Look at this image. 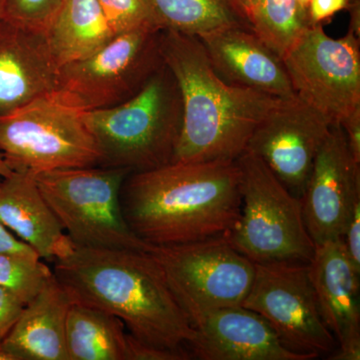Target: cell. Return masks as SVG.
Instances as JSON below:
<instances>
[{
  "instance_id": "1",
  "label": "cell",
  "mask_w": 360,
  "mask_h": 360,
  "mask_svg": "<svg viewBox=\"0 0 360 360\" xmlns=\"http://www.w3.org/2000/svg\"><path fill=\"white\" fill-rule=\"evenodd\" d=\"M52 271L73 302L115 315L143 345L193 359L195 330L150 252L75 246Z\"/></svg>"
},
{
  "instance_id": "2",
  "label": "cell",
  "mask_w": 360,
  "mask_h": 360,
  "mask_svg": "<svg viewBox=\"0 0 360 360\" xmlns=\"http://www.w3.org/2000/svg\"><path fill=\"white\" fill-rule=\"evenodd\" d=\"M240 184L236 160L176 161L127 175L120 205L129 229L148 245H184L236 226Z\"/></svg>"
},
{
  "instance_id": "3",
  "label": "cell",
  "mask_w": 360,
  "mask_h": 360,
  "mask_svg": "<svg viewBox=\"0 0 360 360\" xmlns=\"http://www.w3.org/2000/svg\"><path fill=\"white\" fill-rule=\"evenodd\" d=\"M165 65L181 92L184 124L174 161L236 160L258 123L281 99L227 84L213 70L198 37L162 30Z\"/></svg>"
},
{
  "instance_id": "4",
  "label": "cell",
  "mask_w": 360,
  "mask_h": 360,
  "mask_svg": "<svg viewBox=\"0 0 360 360\" xmlns=\"http://www.w3.org/2000/svg\"><path fill=\"white\" fill-rule=\"evenodd\" d=\"M101 158L98 167L146 172L174 161L184 124L181 92L167 65L124 103L85 111Z\"/></svg>"
},
{
  "instance_id": "5",
  "label": "cell",
  "mask_w": 360,
  "mask_h": 360,
  "mask_svg": "<svg viewBox=\"0 0 360 360\" xmlns=\"http://www.w3.org/2000/svg\"><path fill=\"white\" fill-rule=\"evenodd\" d=\"M236 162L241 174L240 217L225 234L229 243L253 264H309L315 245L300 198L248 149Z\"/></svg>"
},
{
  "instance_id": "6",
  "label": "cell",
  "mask_w": 360,
  "mask_h": 360,
  "mask_svg": "<svg viewBox=\"0 0 360 360\" xmlns=\"http://www.w3.org/2000/svg\"><path fill=\"white\" fill-rule=\"evenodd\" d=\"M124 168H63L35 174L37 186L75 248L148 251L129 229L120 205Z\"/></svg>"
},
{
  "instance_id": "7",
  "label": "cell",
  "mask_w": 360,
  "mask_h": 360,
  "mask_svg": "<svg viewBox=\"0 0 360 360\" xmlns=\"http://www.w3.org/2000/svg\"><path fill=\"white\" fill-rule=\"evenodd\" d=\"M80 110L56 89L0 117V153L13 172L98 167L101 151Z\"/></svg>"
},
{
  "instance_id": "8",
  "label": "cell",
  "mask_w": 360,
  "mask_h": 360,
  "mask_svg": "<svg viewBox=\"0 0 360 360\" xmlns=\"http://www.w3.org/2000/svg\"><path fill=\"white\" fill-rule=\"evenodd\" d=\"M150 253L193 326L214 310L243 307L255 278V264L225 236L153 246Z\"/></svg>"
},
{
  "instance_id": "9",
  "label": "cell",
  "mask_w": 360,
  "mask_h": 360,
  "mask_svg": "<svg viewBox=\"0 0 360 360\" xmlns=\"http://www.w3.org/2000/svg\"><path fill=\"white\" fill-rule=\"evenodd\" d=\"M160 28L116 34L108 44L59 68L58 90L84 111L113 108L136 96L165 65Z\"/></svg>"
},
{
  "instance_id": "10",
  "label": "cell",
  "mask_w": 360,
  "mask_h": 360,
  "mask_svg": "<svg viewBox=\"0 0 360 360\" xmlns=\"http://www.w3.org/2000/svg\"><path fill=\"white\" fill-rule=\"evenodd\" d=\"M255 274L243 303L269 322L288 349L314 359L338 348L322 319L309 264H255Z\"/></svg>"
},
{
  "instance_id": "11",
  "label": "cell",
  "mask_w": 360,
  "mask_h": 360,
  "mask_svg": "<svg viewBox=\"0 0 360 360\" xmlns=\"http://www.w3.org/2000/svg\"><path fill=\"white\" fill-rule=\"evenodd\" d=\"M296 96L340 124L360 106V37L331 39L311 25L283 58Z\"/></svg>"
},
{
  "instance_id": "12",
  "label": "cell",
  "mask_w": 360,
  "mask_h": 360,
  "mask_svg": "<svg viewBox=\"0 0 360 360\" xmlns=\"http://www.w3.org/2000/svg\"><path fill=\"white\" fill-rule=\"evenodd\" d=\"M331 125L297 96L281 99L258 123L246 149L262 158L293 195L302 198Z\"/></svg>"
},
{
  "instance_id": "13",
  "label": "cell",
  "mask_w": 360,
  "mask_h": 360,
  "mask_svg": "<svg viewBox=\"0 0 360 360\" xmlns=\"http://www.w3.org/2000/svg\"><path fill=\"white\" fill-rule=\"evenodd\" d=\"M360 198V163L350 153L340 124L331 125L315 156L302 200L303 217L315 246L342 238L354 202Z\"/></svg>"
},
{
  "instance_id": "14",
  "label": "cell",
  "mask_w": 360,
  "mask_h": 360,
  "mask_svg": "<svg viewBox=\"0 0 360 360\" xmlns=\"http://www.w3.org/2000/svg\"><path fill=\"white\" fill-rule=\"evenodd\" d=\"M310 281L322 319L338 348L329 359H360L359 272L341 239L315 246Z\"/></svg>"
},
{
  "instance_id": "15",
  "label": "cell",
  "mask_w": 360,
  "mask_h": 360,
  "mask_svg": "<svg viewBox=\"0 0 360 360\" xmlns=\"http://www.w3.org/2000/svg\"><path fill=\"white\" fill-rule=\"evenodd\" d=\"M189 345L200 360H309L290 352L262 315L243 307H225L194 324Z\"/></svg>"
},
{
  "instance_id": "16",
  "label": "cell",
  "mask_w": 360,
  "mask_h": 360,
  "mask_svg": "<svg viewBox=\"0 0 360 360\" xmlns=\"http://www.w3.org/2000/svg\"><path fill=\"white\" fill-rule=\"evenodd\" d=\"M58 75L44 32L0 18V117L58 89Z\"/></svg>"
},
{
  "instance_id": "17",
  "label": "cell",
  "mask_w": 360,
  "mask_h": 360,
  "mask_svg": "<svg viewBox=\"0 0 360 360\" xmlns=\"http://www.w3.org/2000/svg\"><path fill=\"white\" fill-rule=\"evenodd\" d=\"M213 70L227 84L279 99L296 96L283 58L250 27L224 28L198 37Z\"/></svg>"
},
{
  "instance_id": "18",
  "label": "cell",
  "mask_w": 360,
  "mask_h": 360,
  "mask_svg": "<svg viewBox=\"0 0 360 360\" xmlns=\"http://www.w3.org/2000/svg\"><path fill=\"white\" fill-rule=\"evenodd\" d=\"M0 222L45 262L75 248L32 172H13L0 180Z\"/></svg>"
},
{
  "instance_id": "19",
  "label": "cell",
  "mask_w": 360,
  "mask_h": 360,
  "mask_svg": "<svg viewBox=\"0 0 360 360\" xmlns=\"http://www.w3.org/2000/svg\"><path fill=\"white\" fill-rule=\"evenodd\" d=\"M73 300L53 276L39 295L26 303L2 342L13 360H68L65 328Z\"/></svg>"
},
{
  "instance_id": "20",
  "label": "cell",
  "mask_w": 360,
  "mask_h": 360,
  "mask_svg": "<svg viewBox=\"0 0 360 360\" xmlns=\"http://www.w3.org/2000/svg\"><path fill=\"white\" fill-rule=\"evenodd\" d=\"M44 34L59 68L91 56L115 37L97 0H63Z\"/></svg>"
},
{
  "instance_id": "21",
  "label": "cell",
  "mask_w": 360,
  "mask_h": 360,
  "mask_svg": "<svg viewBox=\"0 0 360 360\" xmlns=\"http://www.w3.org/2000/svg\"><path fill=\"white\" fill-rule=\"evenodd\" d=\"M68 360H129L130 335L115 315L72 302L65 328Z\"/></svg>"
},
{
  "instance_id": "22",
  "label": "cell",
  "mask_w": 360,
  "mask_h": 360,
  "mask_svg": "<svg viewBox=\"0 0 360 360\" xmlns=\"http://www.w3.org/2000/svg\"><path fill=\"white\" fill-rule=\"evenodd\" d=\"M162 30L201 37L224 28L250 27L239 0H146Z\"/></svg>"
},
{
  "instance_id": "23",
  "label": "cell",
  "mask_w": 360,
  "mask_h": 360,
  "mask_svg": "<svg viewBox=\"0 0 360 360\" xmlns=\"http://www.w3.org/2000/svg\"><path fill=\"white\" fill-rule=\"evenodd\" d=\"M250 22L258 39L281 58L311 26L309 11L296 0H259Z\"/></svg>"
},
{
  "instance_id": "24",
  "label": "cell",
  "mask_w": 360,
  "mask_h": 360,
  "mask_svg": "<svg viewBox=\"0 0 360 360\" xmlns=\"http://www.w3.org/2000/svg\"><path fill=\"white\" fill-rule=\"evenodd\" d=\"M53 271L41 258L0 253V286L26 304L44 290Z\"/></svg>"
},
{
  "instance_id": "25",
  "label": "cell",
  "mask_w": 360,
  "mask_h": 360,
  "mask_svg": "<svg viewBox=\"0 0 360 360\" xmlns=\"http://www.w3.org/2000/svg\"><path fill=\"white\" fill-rule=\"evenodd\" d=\"M115 34L141 28H160L146 0H97Z\"/></svg>"
},
{
  "instance_id": "26",
  "label": "cell",
  "mask_w": 360,
  "mask_h": 360,
  "mask_svg": "<svg viewBox=\"0 0 360 360\" xmlns=\"http://www.w3.org/2000/svg\"><path fill=\"white\" fill-rule=\"evenodd\" d=\"M63 0H2L1 18L44 32Z\"/></svg>"
},
{
  "instance_id": "27",
  "label": "cell",
  "mask_w": 360,
  "mask_h": 360,
  "mask_svg": "<svg viewBox=\"0 0 360 360\" xmlns=\"http://www.w3.org/2000/svg\"><path fill=\"white\" fill-rule=\"evenodd\" d=\"M15 295L0 286V347L25 307Z\"/></svg>"
},
{
  "instance_id": "28",
  "label": "cell",
  "mask_w": 360,
  "mask_h": 360,
  "mask_svg": "<svg viewBox=\"0 0 360 360\" xmlns=\"http://www.w3.org/2000/svg\"><path fill=\"white\" fill-rule=\"evenodd\" d=\"M341 240L350 262L360 274V198L354 202Z\"/></svg>"
},
{
  "instance_id": "29",
  "label": "cell",
  "mask_w": 360,
  "mask_h": 360,
  "mask_svg": "<svg viewBox=\"0 0 360 360\" xmlns=\"http://www.w3.org/2000/svg\"><path fill=\"white\" fill-rule=\"evenodd\" d=\"M348 0H310L309 18L311 25L330 22L335 14L347 11Z\"/></svg>"
},
{
  "instance_id": "30",
  "label": "cell",
  "mask_w": 360,
  "mask_h": 360,
  "mask_svg": "<svg viewBox=\"0 0 360 360\" xmlns=\"http://www.w3.org/2000/svg\"><path fill=\"white\" fill-rule=\"evenodd\" d=\"M340 124L347 137L350 153L360 163V106L343 118Z\"/></svg>"
},
{
  "instance_id": "31",
  "label": "cell",
  "mask_w": 360,
  "mask_h": 360,
  "mask_svg": "<svg viewBox=\"0 0 360 360\" xmlns=\"http://www.w3.org/2000/svg\"><path fill=\"white\" fill-rule=\"evenodd\" d=\"M0 253L39 257L32 248L16 238L1 222H0Z\"/></svg>"
},
{
  "instance_id": "32",
  "label": "cell",
  "mask_w": 360,
  "mask_h": 360,
  "mask_svg": "<svg viewBox=\"0 0 360 360\" xmlns=\"http://www.w3.org/2000/svg\"><path fill=\"white\" fill-rule=\"evenodd\" d=\"M347 11L350 16L348 32L360 37V0H348Z\"/></svg>"
},
{
  "instance_id": "33",
  "label": "cell",
  "mask_w": 360,
  "mask_h": 360,
  "mask_svg": "<svg viewBox=\"0 0 360 360\" xmlns=\"http://www.w3.org/2000/svg\"><path fill=\"white\" fill-rule=\"evenodd\" d=\"M239 1H240L241 6L245 8L248 20H250V14L252 13L253 9L257 6L259 0H239Z\"/></svg>"
},
{
  "instance_id": "34",
  "label": "cell",
  "mask_w": 360,
  "mask_h": 360,
  "mask_svg": "<svg viewBox=\"0 0 360 360\" xmlns=\"http://www.w3.org/2000/svg\"><path fill=\"white\" fill-rule=\"evenodd\" d=\"M13 172L11 168L7 165L6 160H4V155L0 153V180L6 177Z\"/></svg>"
},
{
  "instance_id": "35",
  "label": "cell",
  "mask_w": 360,
  "mask_h": 360,
  "mask_svg": "<svg viewBox=\"0 0 360 360\" xmlns=\"http://www.w3.org/2000/svg\"><path fill=\"white\" fill-rule=\"evenodd\" d=\"M0 360H13V357L0 347Z\"/></svg>"
},
{
  "instance_id": "36",
  "label": "cell",
  "mask_w": 360,
  "mask_h": 360,
  "mask_svg": "<svg viewBox=\"0 0 360 360\" xmlns=\"http://www.w3.org/2000/svg\"><path fill=\"white\" fill-rule=\"evenodd\" d=\"M296 1H297L300 6L304 7L305 9H309L310 0H296Z\"/></svg>"
},
{
  "instance_id": "37",
  "label": "cell",
  "mask_w": 360,
  "mask_h": 360,
  "mask_svg": "<svg viewBox=\"0 0 360 360\" xmlns=\"http://www.w3.org/2000/svg\"><path fill=\"white\" fill-rule=\"evenodd\" d=\"M2 0H0V18H1L2 16Z\"/></svg>"
}]
</instances>
